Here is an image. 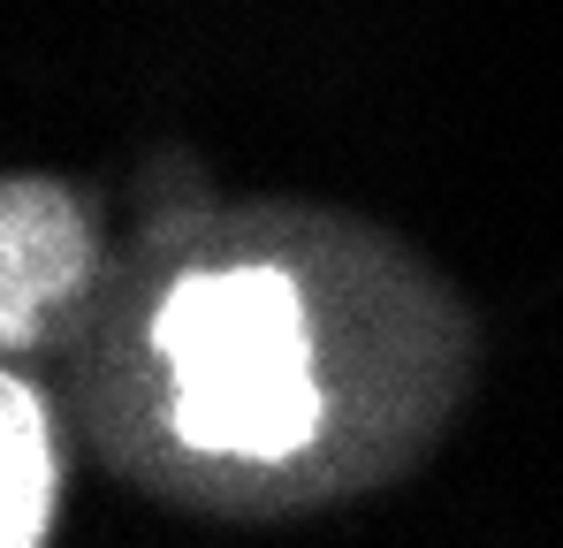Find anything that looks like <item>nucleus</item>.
I'll list each match as a JSON object with an SVG mask.
<instances>
[{"instance_id":"obj_1","label":"nucleus","mask_w":563,"mask_h":548,"mask_svg":"<svg viewBox=\"0 0 563 548\" xmlns=\"http://www.w3.org/2000/svg\"><path fill=\"white\" fill-rule=\"evenodd\" d=\"M153 343L176 373V435L206 457H275L305 450L320 427L305 305L275 267L184 274L153 320Z\"/></svg>"},{"instance_id":"obj_3","label":"nucleus","mask_w":563,"mask_h":548,"mask_svg":"<svg viewBox=\"0 0 563 548\" xmlns=\"http://www.w3.org/2000/svg\"><path fill=\"white\" fill-rule=\"evenodd\" d=\"M0 541L8 548H38L54 526V435H46V412L23 381H0Z\"/></svg>"},{"instance_id":"obj_2","label":"nucleus","mask_w":563,"mask_h":548,"mask_svg":"<svg viewBox=\"0 0 563 548\" xmlns=\"http://www.w3.org/2000/svg\"><path fill=\"white\" fill-rule=\"evenodd\" d=\"M92 267L85 221L54 183H8L0 190V343H31L54 305Z\"/></svg>"}]
</instances>
